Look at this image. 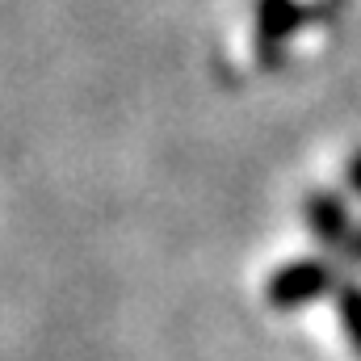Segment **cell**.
Instances as JSON below:
<instances>
[{"mask_svg": "<svg viewBox=\"0 0 361 361\" xmlns=\"http://www.w3.org/2000/svg\"><path fill=\"white\" fill-rule=\"evenodd\" d=\"M332 286V269L324 261H302V265H290L273 281V302L277 307H298V302H311L315 294H324Z\"/></svg>", "mask_w": 361, "mask_h": 361, "instance_id": "obj_1", "label": "cell"}, {"mask_svg": "<svg viewBox=\"0 0 361 361\" xmlns=\"http://www.w3.org/2000/svg\"><path fill=\"white\" fill-rule=\"evenodd\" d=\"M311 223H315L319 240H328V244H341L345 231H349V223H345V206H341L336 197H315V202H311Z\"/></svg>", "mask_w": 361, "mask_h": 361, "instance_id": "obj_2", "label": "cell"}, {"mask_svg": "<svg viewBox=\"0 0 361 361\" xmlns=\"http://www.w3.org/2000/svg\"><path fill=\"white\" fill-rule=\"evenodd\" d=\"M341 324H345L353 349L361 353V290L357 286H345L341 290Z\"/></svg>", "mask_w": 361, "mask_h": 361, "instance_id": "obj_3", "label": "cell"}, {"mask_svg": "<svg viewBox=\"0 0 361 361\" xmlns=\"http://www.w3.org/2000/svg\"><path fill=\"white\" fill-rule=\"evenodd\" d=\"M353 185L361 189V156H353ZM353 257H361V240L353 244Z\"/></svg>", "mask_w": 361, "mask_h": 361, "instance_id": "obj_4", "label": "cell"}]
</instances>
